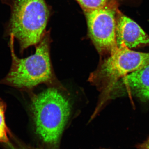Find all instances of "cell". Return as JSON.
Segmentation results:
<instances>
[{"instance_id":"obj_2","label":"cell","mask_w":149,"mask_h":149,"mask_svg":"<svg viewBox=\"0 0 149 149\" xmlns=\"http://www.w3.org/2000/svg\"><path fill=\"white\" fill-rule=\"evenodd\" d=\"M11 40L12 63L3 83L23 89H32L42 83L59 85L51 64L49 37L44 36L37 45L35 54L24 58L17 56L14 50L13 40Z\"/></svg>"},{"instance_id":"obj_4","label":"cell","mask_w":149,"mask_h":149,"mask_svg":"<svg viewBox=\"0 0 149 149\" xmlns=\"http://www.w3.org/2000/svg\"><path fill=\"white\" fill-rule=\"evenodd\" d=\"M149 63V53L135 52L122 46L100 63L89 80L103 94L121 77Z\"/></svg>"},{"instance_id":"obj_7","label":"cell","mask_w":149,"mask_h":149,"mask_svg":"<svg viewBox=\"0 0 149 149\" xmlns=\"http://www.w3.org/2000/svg\"><path fill=\"white\" fill-rule=\"evenodd\" d=\"M116 36L118 48L125 46L130 49L149 44V36L139 24L118 10Z\"/></svg>"},{"instance_id":"obj_5","label":"cell","mask_w":149,"mask_h":149,"mask_svg":"<svg viewBox=\"0 0 149 149\" xmlns=\"http://www.w3.org/2000/svg\"><path fill=\"white\" fill-rule=\"evenodd\" d=\"M118 10L114 3L85 12L89 37L101 55L109 56L117 49L116 28Z\"/></svg>"},{"instance_id":"obj_6","label":"cell","mask_w":149,"mask_h":149,"mask_svg":"<svg viewBox=\"0 0 149 149\" xmlns=\"http://www.w3.org/2000/svg\"><path fill=\"white\" fill-rule=\"evenodd\" d=\"M103 95L105 97L132 95L141 101H149V63L120 78Z\"/></svg>"},{"instance_id":"obj_10","label":"cell","mask_w":149,"mask_h":149,"mask_svg":"<svg viewBox=\"0 0 149 149\" xmlns=\"http://www.w3.org/2000/svg\"><path fill=\"white\" fill-rule=\"evenodd\" d=\"M4 145L7 149H42L29 146L18 141L13 142L10 141Z\"/></svg>"},{"instance_id":"obj_1","label":"cell","mask_w":149,"mask_h":149,"mask_svg":"<svg viewBox=\"0 0 149 149\" xmlns=\"http://www.w3.org/2000/svg\"><path fill=\"white\" fill-rule=\"evenodd\" d=\"M35 134L47 149H59L69 120V100L56 88L51 87L33 96L31 104Z\"/></svg>"},{"instance_id":"obj_3","label":"cell","mask_w":149,"mask_h":149,"mask_svg":"<svg viewBox=\"0 0 149 149\" xmlns=\"http://www.w3.org/2000/svg\"><path fill=\"white\" fill-rule=\"evenodd\" d=\"M49 12L45 0H15L10 22L11 38L18 40L20 49L38 45L44 37Z\"/></svg>"},{"instance_id":"obj_11","label":"cell","mask_w":149,"mask_h":149,"mask_svg":"<svg viewBox=\"0 0 149 149\" xmlns=\"http://www.w3.org/2000/svg\"><path fill=\"white\" fill-rule=\"evenodd\" d=\"M136 147L138 149H149V137L143 143L137 145Z\"/></svg>"},{"instance_id":"obj_8","label":"cell","mask_w":149,"mask_h":149,"mask_svg":"<svg viewBox=\"0 0 149 149\" xmlns=\"http://www.w3.org/2000/svg\"><path fill=\"white\" fill-rule=\"evenodd\" d=\"M6 105L0 98V143L4 144L10 142V132L5 120Z\"/></svg>"},{"instance_id":"obj_9","label":"cell","mask_w":149,"mask_h":149,"mask_svg":"<svg viewBox=\"0 0 149 149\" xmlns=\"http://www.w3.org/2000/svg\"><path fill=\"white\" fill-rule=\"evenodd\" d=\"M84 11L104 8L114 4L113 0H77Z\"/></svg>"}]
</instances>
